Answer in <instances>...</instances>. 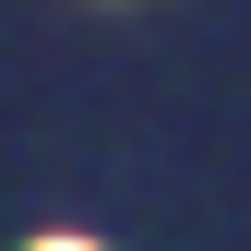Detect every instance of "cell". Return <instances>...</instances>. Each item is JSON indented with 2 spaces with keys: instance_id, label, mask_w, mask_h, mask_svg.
<instances>
[{
  "instance_id": "6da1fadb",
  "label": "cell",
  "mask_w": 251,
  "mask_h": 251,
  "mask_svg": "<svg viewBox=\"0 0 251 251\" xmlns=\"http://www.w3.org/2000/svg\"><path fill=\"white\" fill-rule=\"evenodd\" d=\"M36 251H96V239H36Z\"/></svg>"
}]
</instances>
